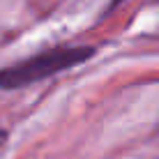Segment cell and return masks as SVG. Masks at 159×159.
<instances>
[{
	"label": "cell",
	"instance_id": "6da1fadb",
	"mask_svg": "<svg viewBox=\"0 0 159 159\" xmlns=\"http://www.w3.org/2000/svg\"><path fill=\"white\" fill-rule=\"evenodd\" d=\"M97 53L90 44H60L35 53L30 58L16 60L0 69V88L2 90H21V88L35 85L46 81L56 74L69 72V69L83 65Z\"/></svg>",
	"mask_w": 159,
	"mask_h": 159
}]
</instances>
